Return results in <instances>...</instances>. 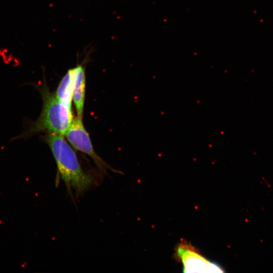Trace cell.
<instances>
[{
	"instance_id": "8992f818",
	"label": "cell",
	"mask_w": 273,
	"mask_h": 273,
	"mask_svg": "<svg viewBox=\"0 0 273 273\" xmlns=\"http://www.w3.org/2000/svg\"><path fill=\"white\" fill-rule=\"evenodd\" d=\"M73 84V70L72 68L68 70L62 78L55 93L61 103L70 108H72Z\"/></svg>"
},
{
	"instance_id": "6da1fadb",
	"label": "cell",
	"mask_w": 273,
	"mask_h": 273,
	"mask_svg": "<svg viewBox=\"0 0 273 273\" xmlns=\"http://www.w3.org/2000/svg\"><path fill=\"white\" fill-rule=\"evenodd\" d=\"M44 140L52 151L58 171L69 192L73 189L77 196L88 189L93 178L84 172L75 152L63 135L47 133Z\"/></svg>"
},
{
	"instance_id": "5b68a950",
	"label": "cell",
	"mask_w": 273,
	"mask_h": 273,
	"mask_svg": "<svg viewBox=\"0 0 273 273\" xmlns=\"http://www.w3.org/2000/svg\"><path fill=\"white\" fill-rule=\"evenodd\" d=\"M74 84L72 100L75 107L78 117L82 118L85 92V73L84 67L78 65L73 68Z\"/></svg>"
},
{
	"instance_id": "277c9868",
	"label": "cell",
	"mask_w": 273,
	"mask_h": 273,
	"mask_svg": "<svg viewBox=\"0 0 273 273\" xmlns=\"http://www.w3.org/2000/svg\"><path fill=\"white\" fill-rule=\"evenodd\" d=\"M176 255L186 272H222V268L207 260L190 244L182 241L176 248Z\"/></svg>"
},
{
	"instance_id": "7a4b0ae2",
	"label": "cell",
	"mask_w": 273,
	"mask_h": 273,
	"mask_svg": "<svg viewBox=\"0 0 273 273\" xmlns=\"http://www.w3.org/2000/svg\"><path fill=\"white\" fill-rule=\"evenodd\" d=\"M39 91L42 99L40 114L20 138H28L40 132L64 135L73 118L72 108L61 103L46 83Z\"/></svg>"
},
{
	"instance_id": "3957f363",
	"label": "cell",
	"mask_w": 273,
	"mask_h": 273,
	"mask_svg": "<svg viewBox=\"0 0 273 273\" xmlns=\"http://www.w3.org/2000/svg\"><path fill=\"white\" fill-rule=\"evenodd\" d=\"M64 135L76 150L88 155L93 159L101 172L105 173L107 169L117 172L95 152L89 134L83 126L82 118L78 117L73 118Z\"/></svg>"
}]
</instances>
